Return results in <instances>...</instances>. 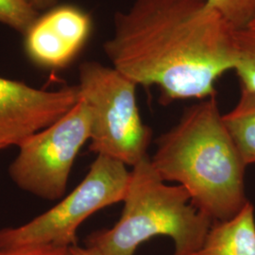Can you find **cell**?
Segmentation results:
<instances>
[{
  "instance_id": "6da1fadb",
  "label": "cell",
  "mask_w": 255,
  "mask_h": 255,
  "mask_svg": "<svg viewBox=\"0 0 255 255\" xmlns=\"http://www.w3.org/2000/svg\"><path fill=\"white\" fill-rule=\"evenodd\" d=\"M103 47L136 85L157 86L164 103L216 96L235 67V29L206 0H134L115 15Z\"/></svg>"
},
{
  "instance_id": "7a4b0ae2",
  "label": "cell",
  "mask_w": 255,
  "mask_h": 255,
  "mask_svg": "<svg viewBox=\"0 0 255 255\" xmlns=\"http://www.w3.org/2000/svg\"><path fill=\"white\" fill-rule=\"evenodd\" d=\"M150 162L164 182H178L192 204L213 219H233L245 206V169L216 97L186 110L157 140Z\"/></svg>"
},
{
  "instance_id": "3957f363",
  "label": "cell",
  "mask_w": 255,
  "mask_h": 255,
  "mask_svg": "<svg viewBox=\"0 0 255 255\" xmlns=\"http://www.w3.org/2000/svg\"><path fill=\"white\" fill-rule=\"evenodd\" d=\"M132 167L118 223L91 235L86 247L99 255H134L150 238L168 237L173 240V255L196 253L213 219L192 204L182 185L166 184L148 156Z\"/></svg>"
},
{
  "instance_id": "277c9868",
  "label": "cell",
  "mask_w": 255,
  "mask_h": 255,
  "mask_svg": "<svg viewBox=\"0 0 255 255\" xmlns=\"http://www.w3.org/2000/svg\"><path fill=\"white\" fill-rule=\"evenodd\" d=\"M78 86L91 113L90 150L131 166L146 157L152 132L140 116L136 84L114 67L85 62Z\"/></svg>"
},
{
  "instance_id": "5b68a950",
  "label": "cell",
  "mask_w": 255,
  "mask_h": 255,
  "mask_svg": "<svg viewBox=\"0 0 255 255\" xmlns=\"http://www.w3.org/2000/svg\"><path fill=\"white\" fill-rule=\"evenodd\" d=\"M129 180L126 164L98 155L82 182L60 203L22 226L0 230V250L76 246L80 225L97 211L124 201Z\"/></svg>"
},
{
  "instance_id": "8992f818",
  "label": "cell",
  "mask_w": 255,
  "mask_h": 255,
  "mask_svg": "<svg viewBox=\"0 0 255 255\" xmlns=\"http://www.w3.org/2000/svg\"><path fill=\"white\" fill-rule=\"evenodd\" d=\"M91 113L80 99L63 118L28 137L9 166L10 178L21 189L55 201L65 193L74 162L90 140Z\"/></svg>"
},
{
  "instance_id": "52a82bcc",
  "label": "cell",
  "mask_w": 255,
  "mask_h": 255,
  "mask_svg": "<svg viewBox=\"0 0 255 255\" xmlns=\"http://www.w3.org/2000/svg\"><path fill=\"white\" fill-rule=\"evenodd\" d=\"M80 99L78 85L46 91L0 77V149L20 146L63 118Z\"/></svg>"
},
{
  "instance_id": "ba28073f",
  "label": "cell",
  "mask_w": 255,
  "mask_h": 255,
  "mask_svg": "<svg viewBox=\"0 0 255 255\" xmlns=\"http://www.w3.org/2000/svg\"><path fill=\"white\" fill-rule=\"evenodd\" d=\"M91 31V16L83 9L73 5L55 6L24 34L25 50L36 65L64 68L81 52Z\"/></svg>"
},
{
  "instance_id": "9c48e42d",
  "label": "cell",
  "mask_w": 255,
  "mask_h": 255,
  "mask_svg": "<svg viewBox=\"0 0 255 255\" xmlns=\"http://www.w3.org/2000/svg\"><path fill=\"white\" fill-rule=\"evenodd\" d=\"M192 255H255L254 205L248 201L233 219L214 221L203 244Z\"/></svg>"
},
{
  "instance_id": "30bf717a",
  "label": "cell",
  "mask_w": 255,
  "mask_h": 255,
  "mask_svg": "<svg viewBox=\"0 0 255 255\" xmlns=\"http://www.w3.org/2000/svg\"><path fill=\"white\" fill-rule=\"evenodd\" d=\"M222 118L244 164H255V93L241 88L236 107Z\"/></svg>"
},
{
  "instance_id": "8fae6325",
  "label": "cell",
  "mask_w": 255,
  "mask_h": 255,
  "mask_svg": "<svg viewBox=\"0 0 255 255\" xmlns=\"http://www.w3.org/2000/svg\"><path fill=\"white\" fill-rule=\"evenodd\" d=\"M235 67L241 88L255 93V27L234 32Z\"/></svg>"
},
{
  "instance_id": "7c38bea8",
  "label": "cell",
  "mask_w": 255,
  "mask_h": 255,
  "mask_svg": "<svg viewBox=\"0 0 255 255\" xmlns=\"http://www.w3.org/2000/svg\"><path fill=\"white\" fill-rule=\"evenodd\" d=\"M235 30L255 23V0H206Z\"/></svg>"
},
{
  "instance_id": "4fadbf2b",
  "label": "cell",
  "mask_w": 255,
  "mask_h": 255,
  "mask_svg": "<svg viewBox=\"0 0 255 255\" xmlns=\"http://www.w3.org/2000/svg\"><path fill=\"white\" fill-rule=\"evenodd\" d=\"M28 0H0V23L25 34L39 17Z\"/></svg>"
},
{
  "instance_id": "5bb4252c",
  "label": "cell",
  "mask_w": 255,
  "mask_h": 255,
  "mask_svg": "<svg viewBox=\"0 0 255 255\" xmlns=\"http://www.w3.org/2000/svg\"><path fill=\"white\" fill-rule=\"evenodd\" d=\"M0 255H70V251L61 247L30 246L0 250Z\"/></svg>"
},
{
  "instance_id": "9a60e30c",
  "label": "cell",
  "mask_w": 255,
  "mask_h": 255,
  "mask_svg": "<svg viewBox=\"0 0 255 255\" xmlns=\"http://www.w3.org/2000/svg\"><path fill=\"white\" fill-rule=\"evenodd\" d=\"M31 5L38 10H47L57 6L58 0H28Z\"/></svg>"
},
{
  "instance_id": "2e32d148",
  "label": "cell",
  "mask_w": 255,
  "mask_h": 255,
  "mask_svg": "<svg viewBox=\"0 0 255 255\" xmlns=\"http://www.w3.org/2000/svg\"><path fill=\"white\" fill-rule=\"evenodd\" d=\"M70 255H99L90 248L73 246L69 248Z\"/></svg>"
},
{
  "instance_id": "e0dca14e",
  "label": "cell",
  "mask_w": 255,
  "mask_h": 255,
  "mask_svg": "<svg viewBox=\"0 0 255 255\" xmlns=\"http://www.w3.org/2000/svg\"><path fill=\"white\" fill-rule=\"evenodd\" d=\"M249 27H255V23H254L253 25H251V26H250Z\"/></svg>"
}]
</instances>
